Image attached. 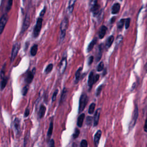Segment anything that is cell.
<instances>
[{
    "mask_svg": "<svg viewBox=\"0 0 147 147\" xmlns=\"http://www.w3.org/2000/svg\"><path fill=\"white\" fill-rule=\"evenodd\" d=\"M80 147H88V143L86 140H82L80 142Z\"/></svg>",
    "mask_w": 147,
    "mask_h": 147,
    "instance_id": "60d3db41",
    "label": "cell"
},
{
    "mask_svg": "<svg viewBox=\"0 0 147 147\" xmlns=\"http://www.w3.org/2000/svg\"><path fill=\"white\" fill-rule=\"evenodd\" d=\"M69 25V20L67 17H65L62 21L61 24V26H60V30H61V33H60V40L62 42L65 36H66V30L68 28Z\"/></svg>",
    "mask_w": 147,
    "mask_h": 147,
    "instance_id": "6da1fadb",
    "label": "cell"
},
{
    "mask_svg": "<svg viewBox=\"0 0 147 147\" xmlns=\"http://www.w3.org/2000/svg\"><path fill=\"white\" fill-rule=\"evenodd\" d=\"M114 41V36L112 35V36H109V37L107 38V39L106 40V44H105V47H106V48H110V47L111 46L112 44L113 43Z\"/></svg>",
    "mask_w": 147,
    "mask_h": 147,
    "instance_id": "44dd1931",
    "label": "cell"
},
{
    "mask_svg": "<svg viewBox=\"0 0 147 147\" xmlns=\"http://www.w3.org/2000/svg\"><path fill=\"white\" fill-rule=\"evenodd\" d=\"M90 9L94 16H97L100 11V5L98 4V0H90Z\"/></svg>",
    "mask_w": 147,
    "mask_h": 147,
    "instance_id": "277c9868",
    "label": "cell"
},
{
    "mask_svg": "<svg viewBox=\"0 0 147 147\" xmlns=\"http://www.w3.org/2000/svg\"><path fill=\"white\" fill-rule=\"evenodd\" d=\"M135 86H136V83H134V84H133V86H132V90H133L134 89Z\"/></svg>",
    "mask_w": 147,
    "mask_h": 147,
    "instance_id": "c3c4849f",
    "label": "cell"
},
{
    "mask_svg": "<svg viewBox=\"0 0 147 147\" xmlns=\"http://www.w3.org/2000/svg\"><path fill=\"white\" fill-rule=\"evenodd\" d=\"M79 134H80V131L78 128H76L75 129V131L74 132V134H73V138L74 139H75V138H77L78 137V136H79Z\"/></svg>",
    "mask_w": 147,
    "mask_h": 147,
    "instance_id": "d590c367",
    "label": "cell"
},
{
    "mask_svg": "<svg viewBox=\"0 0 147 147\" xmlns=\"http://www.w3.org/2000/svg\"><path fill=\"white\" fill-rule=\"evenodd\" d=\"M52 69H53V65L51 63V64L48 65L47 66V67H46V69H45V73L46 74H48V73H49L51 72V71L52 70Z\"/></svg>",
    "mask_w": 147,
    "mask_h": 147,
    "instance_id": "836d02e7",
    "label": "cell"
},
{
    "mask_svg": "<svg viewBox=\"0 0 147 147\" xmlns=\"http://www.w3.org/2000/svg\"><path fill=\"white\" fill-rule=\"evenodd\" d=\"M53 121L52 119L50 124H49V128H48V131L47 132V139L49 140L52 134V132H53Z\"/></svg>",
    "mask_w": 147,
    "mask_h": 147,
    "instance_id": "ac0fdd59",
    "label": "cell"
},
{
    "mask_svg": "<svg viewBox=\"0 0 147 147\" xmlns=\"http://www.w3.org/2000/svg\"><path fill=\"white\" fill-rule=\"evenodd\" d=\"M29 113H30V110H29V108L27 107L25 110V113H24V117H27L29 116Z\"/></svg>",
    "mask_w": 147,
    "mask_h": 147,
    "instance_id": "ee69618b",
    "label": "cell"
},
{
    "mask_svg": "<svg viewBox=\"0 0 147 147\" xmlns=\"http://www.w3.org/2000/svg\"><path fill=\"white\" fill-rule=\"evenodd\" d=\"M144 129V131L147 133V118H146V120H145V123Z\"/></svg>",
    "mask_w": 147,
    "mask_h": 147,
    "instance_id": "bcb514c9",
    "label": "cell"
},
{
    "mask_svg": "<svg viewBox=\"0 0 147 147\" xmlns=\"http://www.w3.org/2000/svg\"><path fill=\"white\" fill-rule=\"evenodd\" d=\"M101 135H102V131L101 130H98L95 134L94 137V144L95 147H97L98 146Z\"/></svg>",
    "mask_w": 147,
    "mask_h": 147,
    "instance_id": "4fadbf2b",
    "label": "cell"
},
{
    "mask_svg": "<svg viewBox=\"0 0 147 147\" xmlns=\"http://www.w3.org/2000/svg\"><path fill=\"white\" fill-rule=\"evenodd\" d=\"M100 79V75L96 74L94 75V73L92 71L89 75V78H88V86L89 87V90L92 89V88L94 83H96Z\"/></svg>",
    "mask_w": 147,
    "mask_h": 147,
    "instance_id": "3957f363",
    "label": "cell"
},
{
    "mask_svg": "<svg viewBox=\"0 0 147 147\" xmlns=\"http://www.w3.org/2000/svg\"><path fill=\"white\" fill-rule=\"evenodd\" d=\"M103 84H101V85H100V86L97 88V90H96V95L97 97H98V96L100 95V94H101V91H102V89H103Z\"/></svg>",
    "mask_w": 147,
    "mask_h": 147,
    "instance_id": "8d00e7d4",
    "label": "cell"
},
{
    "mask_svg": "<svg viewBox=\"0 0 147 147\" xmlns=\"http://www.w3.org/2000/svg\"><path fill=\"white\" fill-rule=\"evenodd\" d=\"M125 19L124 18L121 19L120 21L118 22V24H117V29H118L119 30H121V29L123 28L125 25Z\"/></svg>",
    "mask_w": 147,
    "mask_h": 147,
    "instance_id": "83f0119b",
    "label": "cell"
},
{
    "mask_svg": "<svg viewBox=\"0 0 147 147\" xmlns=\"http://www.w3.org/2000/svg\"><path fill=\"white\" fill-rule=\"evenodd\" d=\"M95 108H96V103H91L90 106H89V111H88V113H89V114H93L94 112Z\"/></svg>",
    "mask_w": 147,
    "mask_h": 147,
    "instance_id": "f546056e",
    "label": "cell"
},
{
    "mask_svg": "<svg viewBox=\"0 0 147 147\" xmlns=\"http://www.w3.org/2000/svg\"><path fill=\"white\" fill-rule=\"evenodd\" d=\"M123 40V36L122 35H119L115 39V46L117 48Z\"/></svg>",
    "mask_w": 147,
    "mask_h": 147,
    "instance_id": "f1b7e54d",
    "label": "cell"
},
{
    "mask_svg": "<svg viewBox=\"0 0 147 147\" xmlns=\"http://www.w3.org/2000/svg\"><path fill=\"white\" fill-rule=\"evenodd\" d=\"M67 57H63L62 58V59L61 61L60 65H59V72L60 74H63L67 67Z\"/></svg>",
    "mask_w": 147,
    "mask_h": 147,
    "instance_id": "30bf717a",
    "label": "cell"
},
{
    "mask_svg": "<svg viewBox=\"0 0 147 147\" xmlns=\"http://www.w3.org/2000/svg\"><path fill=\"white\" fill-rule=\"evenodd\" d=\"M67 93H68V90L66 87H65L63 90V91H62V96H61V100H60L61 103H63V102L65 101V100L67 98Z\"/></svg>",
    "mask_w": 147,
    "mask_h": 147,
    "instance_id": "603a6c76",
    "label": "cell"
},
{
    "mask_svg": "<svg viewBox=\"0 0 147 147\" xmlns=\"http://www.w3.org/2000/svg\"><path fill=\"white\" fill-rule=\"evenodd\" d=\"M101 108H98L94 114V120H93V125L94 127H97L98 124L99 120H100V117L101 115Z\"/></svg>",
    "mask_w": 147,
    "mask_h": 147,
    "instance_id": "7c38bea8",
    "label": "cell"
},
{
    "mask_svg": "<svg viewBox=\"0 0 147 147\" xmlns=\"http://www.w3.org/2000/svg\"><path fill=\"white\" fill-rule=\"evenodd\" d=\"M120 5L119 3H115L114 4L112 7H111V13L113 15H116V14H118L119 12H120Z\"/></svg>",
    "mask_w": 147,
    "mask_h": 147,
    "instance_id": "2e32d148",
    "label": "cell"
},
{
    "mask_svg": "<svg viewBox=\"0 0 147 147\" xmlns=\"http://www.w3.org/2000/svg\"><path fill=\"white\" fill-rule=\"evenodd\" d=\"M102 52H103V44H100L97 50V53H96V62H99L102 56Z\"/></svg>",
    "mask_w": 147,
    "mask_h": 147,
    "instance_id": "5bb4252c",
    "label": "cell"
},
{
    "mask_svg": "<svg viewBox=\"0 0 147 147\" xmlns=\"http://www.w3.org/2000/svg\"><path fill=\"white\" fill-rule=\"evenodd\" d=\"M58 92H59V90H58L57 89H56V90L54 92V93H53V95H52V102L55 101V100H56V99L57 95V94H58Z\"/></svg>",
    "mask_w": 147,
    "mask_h": 147,
    "instance_id": "ab89813d",
    "label": "cell"
},
{
    "mask_svg": "<svg viewBox=\"0 0 147 147\" xmlns=\"http://www.w3.org/2000/svg\"><path fill=\"white\" fill-rule=\"evenodd\" d=\"M38 45L37 44H35L34 45L31 49V55L32 56H34L36 55L37 52H38Z\"/></svg>",
    "mask_w": 147,
    "mask_h": 147,
    "instance_id": "4316f807",
    "label": "cell"
},
{
    "mask_svg": "<svg viewBox=\"0 0 147 147\" xmlns=\"http://www.w3.org/2000/svg\"><path fill=\"white\" fill-rule=\"evenodd\" d=\"M107 28L106 26L102 25L101 27L100 30L99 31V35H98L100 39H102L105 37V36L107 32Z\"/></svg>",
    "mask_w": 147,
    "mask_h": 147,
    "instance_id": "9a60e30c",
    "label": "cell"
},
{
    "mask_svg": "<svg viewBox=\"0 0 147 147\" xmlns=\"http://www.w3.org/2000/svg\"><path fill=\"white\" fill-rule=\"evenodd\" d=\"M76 1V0H70V1H69L68 8H67V12L71 14L73 13Z\"/></svg>",
    "mask_w": 147,
    "mask_h": 147,
    "instance_id": "e0dca14e",
    "label": "cell"
},
{
    "mask_svg": "<svg viewBox=\"0 0 147 147\" xmlns=\"http://www.w3.org/2000/svg\"><path fill=\"white\" fill-rule=\"evenodd\" d=\"M12 5H13V0H8L7 5V7H6V12H9L11 11Z\"/></svg>",
    "mask_w": 147,
    "mask_h": 147,
    "instance_id": "4dcf8cb0",
    "label": "cell"
},
{
    "mask_svg": "<svg viewBox=\"0 0 147 147\" xmlns=\"http://www.w3.org/2000/svg\"><path fill=\"white\" fill-rule=\"evenodd\" d=\"M7 82H8V78L7 77L5 76V78L1 79V83H0V89H1V90H3L5 89V87L7 86Z\"/></svg>",
    "mask_w": 147,
    "mask_h": 147,
    "instance_id": "484cf974",
    "label": "cell"
},
{
    "mask_svg": "<svg viewBox=\"0 0 147 147\" xmlns=\"http://www.w3.org/2000/svg\"><path fill=\"white\" fill-rule=\"evenodd\" d=\"M130 23H131V19L129 18H128L125 19V29H127L129 28L130 26Z\"/></svg>",
    "mask_w": 147,
    "mask_h": 147,
    "instance_id": "f35d334b",
    "label": "cell"
},
{
    "mask_svg": "<svg viewBox=\"0 0 147 147\" xmlns=\"http://www.w3.org/2000/svg\"><path fill=\"white\" fill-rule=\"evenodd\" d=\"M144 69H145V71L147 72V63H146L145 65V66H144Z\"/></svg>",
    "mask_w": 147,
    "mask_h": 147,
    "instance_id": "7dc6e473",
    "label": "cell"
},
{
    "mask_svg": "<svg viewBox=\"0 0 147 147\" xmlns=\"http://www.w3.org/2000/svg\"><path fill=\"white\" fill-rule=\"evenodd\" d=\"M84 118H85V114L84 113H82L81 114L78 119V120H77V125L78 127L79 128H81L83 125V121H84Z\"/></svg>",
    "mask_w": 147,
    "mask_h": 147,
    "instance_id": "ffe728a7",
    "label": "cell"
},
{
    "mask_svg": "<svg viewBox=\"0 0 147 147\" xmlns=\"http://www.w3.org/2000/svg\"><path fill=\"white\" fill-rule=\"evenodd\" d=\"M82 70V67H80L78 69V70L76 71V72L75 73V84L78 83L80 80Z\"/></svg>",
    "mask_w": 147,
    "mask_h": 147,
    "instance_id": "7402d4cb",
    "label": "cell"
},
{
    "mask_svg": "<svg viewBox=\"0 0 147 147\" xmlns=\"http://www.w3.org/2000/svg\"><path fill=\"white\" fill-rule=\"evenodd\" d=\"M5 66H6V64L5 63L4 65L3 66V68H2V70H1V79H3V78H4L5 77Z\"/></svg>",
    "mask_w": 147,
    "mask_h": 147,
    "instance_id": "74e56055",
    "label": "cell"
},
{
    "mask_svg": "<svg viewBox=\"0 0 147 147\" xmlns=\"http://www.w3.org/2000/svg\"><path fill=\"white\" fill-rule=\"evenodd\" d=\"M88 102V97L87 96L83 93L81 95L80 99H79V109H78V113H80L82 112L84 109H85L87 104Z\"/></svg>",
    "mask_w": 147,
    "mask_h": 147,
    "instance_id": "7a4b0ae2",
    "label": "cell"
},
{
    "mask_svg": "<svg viewBox=\"0 0 147 147\" xmlns=\"http://www.w3.org/2000/svg\"><path fill=\"white\" fill-rule=\"evenodd\" d=\"M8 19L7 13L4 14L3 16L0 18V35L2 34L4 31V29L7 23Z\"/></svg>",
    "mask_w": 147,
    "mask_h": 147,
    "instance_id": "9c48e42d",
    "label": "cell"
},
{
    "mask_svg": "<svg viewBox=\"0 0 147 147\" xmlns=\"http://www.w3.org/2000/svg\"><path fill=\"white\" fill-rule=\"evenodd\" d=\"M97 42V39H94L90 42V43L89 44V45H88V47H87V51L88 52H90V51L93 49V48H94V47L95 46V45L96 44Z\"/></svg>",
    "mask_w": 147,
    "mask_h": 147,
    "instance_id": "d4e9b609",
    "label": "cell"
},
{
    "mask_svg": "<svg viewBox=\"0 0 147 147\" xmlns=\"http://www.w3.org/2000/svg\"><path fill=\"white\" fill-rule=\"evenodd\" d=\"M138 106L137 105H136L134 107L133 113L132 118V120L131 121L129 127L130 129H132L135 126L137 120L138 119Z\"/></svg>",
    "mask_w": 147,
    "mask_h": 147,
    "instance_id": "5b68a950",
    "label": "cell"
},
{
    "mask_svg": "<svg viewBox=\"0 0 147 147\" xmlns=\"http://www.w3.org/2000/svg\"><path fill=\"white\" fill-rule=\"evenodd\" d=\"M45 11H46V8H44L42 11V12H40V16H41V17L44 16V15L45 13Z\"/></svg>",
    "mask_w": 147,
    "mask_h": 147,
    "instance_id": "f6af8a7d",
    "label": "cell"
},
{
    "mask_svg": "<svg viewBox=\"0 0 147 147\" xmlns=\"http://www.w3.org/2000/svg\"><path fill=\"white\" fill-rule=\"evenodd\" d=\"M92 122H93V117L91 116H88L86 118V125L88 126H91L92 124Z\"/></svg>",
    "mask_w": 147,
    "mask_h": 147,
    "instance_id": "1f68e13d",
    "label": "cell"
},
{
    "mask_svg": "<svg viewBox=\"0 0 147 147\" xmlns=\"http://www.w3.org/2000/svg\"><path fill=\"white\" fill-rule=\"evenodd\" d=\"M103 69H104V63H103V62H101L98 65L97 68V70L98 72H101V71H102L103 70Z\"/></svg>",
    "mask_w": 147,
    "mask_h": 147,
    "instance_id": "e575fe53",
    "label": "cell"
},
{
    "mask_svg": "<svg viewBox=\"0 0 147 147\" xmlns=\"http://www.w3.org/2000/svg\"><path fill=\"white\" fill-rule=\"evenodd\" d=\"M93 61H94V56H91L89 58V59H88V65H89V66L91 65L93 63Z\"/></svg>",
    "mask_w": 147,
    "mask_h": 147,
    "instance_id": "b9f144b4",
    "label": "cell"
},
{
    "mask_svg": "<svg viewBox=\"0 0 147 147\" xmlns=\"http://www.w3.org/2000/svg\"><path fill=\"white\" fill-rule=\"evenodd\" d=\"M20 47H21V45L20 42H17L13 45L12 51V53H11V62H13L14 60L15 59V58L16 57L18 54V52L20 50Z\"/></svg>",
    "mask_w": 147,
    "mask_h": 147,
    "instance_id": "ba28073f",
    "label": "cell"
},
{
    "mask_svg": "<svg viewBox=\"0 0 147 147\" xmlns=\"http://www.w3.org/2000/svg\"><path fill=\"white\" fill-rule=\"evenodd\" d=\"M120 1H123V0H120Z\"/></svg>",
    "mask_w": 147,
    "mask_h": 147,
    "instance_id": "681fc988",
    "label": "cell"
},
{
    "mask_svg": "<svg viewBox=\"0 0 147 147\" xmlns=\"http://www.w3.org/2000/svg\"><path fill=\"white\" fill-rule=\"evenodd\" d=\"M45 112H46V107L44 105H42L40 107L39 111V117L40 119H42L43 118Z\"/></svg>",
    "mask_w": 147,
    "mask_h": 147,
    "instance_id": "d6986e66",
    "label": "cell"
},
{
    "mask_svg": "<svg viewBox=\"0 0 147 147\" xmlns=\"http://www.w3.org/2000/svg\"><path fill=\"white\" fill-rule=\"evenodd\" d=\"M13 125L17 133H18L20 129V121L18 118H16L13 121Z\"/></svg>",
    "mask_w": 147,
    "mask_h": 147,
    "instance_id": "cb8c5ba5",
    "label": "cell"
},
{
    "mask_svg": "<svg viewBox=\"0 0 147 147\" xmlns=\"http://www.w3.org/2000/svg\"><path fill=\"white\" fill-rule=\"evenodd\" d=\"M49 147H55V141L53 139H51L49 140Z\"/></svg>",
    "mask_w": 147,
    "mask_h": 147,
    "instance_id": "7bdbcfd3",
    "label": "cell"
},
{
    "mask_svg": "<svg viewBox=\"0 0 147 147\" xmlns=\"http://www.w3.org/2000/svg\"><path fill=\"white\" fill-rule=\"evenodd\" d=\"M29 90V85L27 84L26 86H25L22 89V94L23 96H25L28 92Z\"/></svg>",
    "mask_w": 147,
    "mask_h": 147,
    "instance_id": "d6a6232c",
    "label": "cell"
},
{
    "mask_svg": "<svg viewBox=\"0 0 147 147\" xmlns=\"http://www.w3.org/2000/svg\"><path fill=\"white\" fill-rule=\"evenodd\" d=\"M42 24H43V18H39L37 20L36 24L35 25V27L34 30V38H38L40 34V32L41 31V29L42 28Z\"/></svg>",
    "mask_w": 147,
    "mask_h": 147,
    "instance_id": "52a82bcc",
    "label": "cell"
},
{
    "mask_svg": "<svg viewBox=\"0 0 147 147\" xmlns=\"http://www.w3.org/2000/svg\"><path fill=\"white\" fill-rule=\"evenodd\" d=\"M30 20H31L30 15H29V13H27L25 17V18L23 21L22 26L21 28V35H23L28 29L29 25H30V23H31Z\"/></svg>",
    "mask_w": 147,
    "mask_h": 147,
    "instance_id": "8992f818",
    "label": "cell"
},
{
    "mask_svg": "<svg viewBox=\"0 0 147 147\" xmlns=\"http://www.w3.org/2000/svg\"><path fill=\"white\" fill-rule=\"evenodd\" d=\"M34 71H35V69H34L32 71H28L26 74L25 82L28 84H30L32 82V80L34 78V75L35 73V72H34Z\"/></svg>",
    "mask_w": 147,
    "mask_h": 147,
    "instance_id": "8fae6325",
    "label": "cell"
}]
</instances>
